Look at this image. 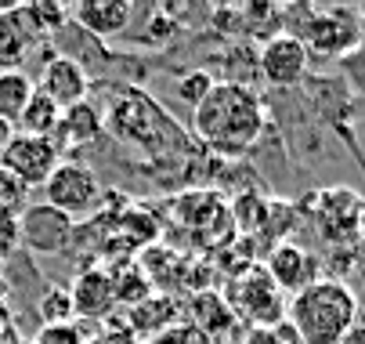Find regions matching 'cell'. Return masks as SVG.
Instances as JSON below:
<instances>
[{"mask_svg": "<svg viewBox=\"0 0 365 344\" xmlns=\"http://www.w3.org/2000/svg\"><path fill=\"white\" fill-rule=\"evenodd\" d=\"M33 98V80L22 69H0V120L15 123Z\"/></svg>", "mask_w": 365, "mask_h": 344, "instance_id": "obj_19", "label": "cell"}, {"mask_svg": "<svg viewBox=\"0 0 365 344\" xmlns=\"http://www.w3.org/2000/svg\"><path fill=\"white\" fill-rule=\"evenodd\" d=\"M33 344H87V340L69 323V326H40V333L33 337Z\"/></svg>", "mask_w": 365, "mask_h": 344, "instance_id": "obj_24", "label": "cell"}, {"mask_svg": "<svg viewBox=\"0 0 365 344\" xmlns=\"http://www.w3.org/2000/svg\"><path fill=\"white\" fill-rule=\"evenodd\" d=\"M268 333H272V344H304V340H300V333H297V330L289 326V319L275 323V326H272Z\"/></svg>", "mask_w": 365, "mask_h": 344, "instance_id": "obj_26", "label": "cell"}, {"mask_svg": "<svg viewBox=\"0 0 365 344\" xmlns=\"http://www.w3.org/2000/svg\"><path fill=\"white\" fill-rule=\"evenodd\" d=\"M174 323H178V305H174V298H167L163 290L148 293L141 305L130 308V330H134V333L155 337L160 330H167V326H174Z\"/></svg>", "mask_w": 365, "mask_h": 344, "instance_id": "obj_16", "label": "cell"}, {"mask_svg": "<svg viewBox=\"0 0 365 344\" xmlns=\"http://www.w3.org/2000/svg\"><path fill=\"white\" fill-rule=\"evenodd\" d=\"M260 76H264L272 87H297L307 76L311 55L297 33H275L264 47H260Z\"/></svg>", "mask_w": 365, "mask_h": 344, "instance_id": "obj_9", "label": "cell"}, {"mask_svg": "<svg viewBox=\"0 0 365 344\" xmlns=\"http://www.w3.org/2000/svg\"><path fill=\"white\" fill-rule=\"evenodd\" d=\"M22 247L19 239V214L15 211H0V261H8Z\"/></svg>", "mask_w": 365, "mask_h": 344, "instance_id": "obj_23", "label": "cell"}, {"mask_svg": "<svg viewBox=\"0 0 365 344\" xmlns=\"http://www.w3.org/2000/svg\"><path fill=\"white\" fill-rule=\"evenodd\" d=\"M101 127H106V113H101L91 98L87 102H76L69 109H62V120H58V131L51 134V141L58 145V153H62V145H73V149H83V145H91Z\"/></svg>", "mask_w": 365, "mask_h": 344, "instance_id": "obj_14", "label": "cell"}, {"mask_svg": "<svg viewBox=\"0 0 365 344\" xmlns=\"http://www.w3.org/2000/svg\"><path fill=\"white\" fill-rule=\"evenodd\" d=\"M58 120H62V109L33 87V98L26 102L22 116L15 120V131L19 134H33V138H51L58 131Z\"/></svg>", "mask_w": 365, "mask_h": 344, "instance_id": "obj_18", "label": "cell"}, {"mask_svg": "<svg viewBox=\"0 0 365 344\" xmlns=\"http://www.w3.org/2000/svg\"><path fill=\"white\" fill-rule=\"evenodd\" d=\"M286 319L304 344H340L358 326V298L344 279L322 275L286 301Z\"/></svg>", "mask_w": 365, "mask_h": 344, "instance_id": "obj_2", "label": "cell"}, {"mask_svg": "<svg viewBox=\"0 0 365 344\" xmlns=\"http://www.w3.org/2000/svg\"><path fill=\"white\" fill-rule=\"evenodd\" d=\"M260 265H264V272L272 275V283L279 286L282 298H293V293H300L304 286L322 279L319 258L311 251H304V247H297V243H279V247H272V254Z\"/></svg>", "mask_w": 365, "mask_h": 344, "instance_id": "obj_10", "label": "cell"}, {"mask_svg": "<svg viewBox=\"0 0 365 344\" xmlns=\"http://www.w3.org/2000/svg\"><path fill=\"white\" fill-rule=\"evenodd\" d=\"M214 84H217V80H214L210 73L195 69V73H188V76H181V80H178V98H181L185 106H192V109H195V106L202 102V98L210 94V87H214Z\"/></svg>", "mask_w": 365, "mask_h": 344, "instance_id": "obj_22", "label": "cell"}, {"mask_svg": "<svg viewBox=\"0 0 365 344\" xmlns=\"http://www.w3.org/2000/svg\"><path fill=\"white\" fill-rule=\"evenodd\" d=\"M76 221L55 207H47L43 200L40 203H29L22 214H19V239H22V247L40 254V258H51V254H62L69 251V243H73V232Z\"/></svg>", "mask_w": 365, "mask_h": 344, "instance_id": "obj_8", "label": "cell"}, {"mask_svg": "<svg viewBox=\"0 0 365 344\" xmlns=\"http://www.w3.org/2000/svg\"><path fill=\"white\" fill-rule=\"evenodd\" d=\"M22 200H26V188L11 174L0 171V211H15V203H22Z\"/></svg>", "mask_w": 365, "mask_h": 344, "instance_id": "obj_25", "label": "cell"}, {"mask_svg": "<svg viewBox=\"0 0 365 344\" xmlns=\"http://www.w3.org/2000/svg\"><path fill=\"white\" fill-rule=\"evenodd\" d=\"M221 298L228 301L232 315L246 323L250 330H272L275 323L286 319V298L264 272V265L257 261L228 279V293H221Z\"/></svg>", "mask_w": 365, "mask_h": 344, "instance_id": "obj_3", "label": "cell"}, {"mask_svg": "<svg viewBox=\"0 0 365 344\" xmlns=\"http://www.w3.org/2000/svg\"><path fill=\"white\" fill-rule=\"evenodd\" d=\"M58 163H62V153L51 138H33V134H19V131L4 149V156H0V171L11 174L26 192L43 188V181L51 178V171Z\"/></svg>", "mask_w": 365, "mask_h": 344, "instance_id": "obj_7", "label": "cell"}, {"mask_svg": "<svg viewBox=\"0 0 365 344\" xmlns=\"http://www.w3.org/2000/svg\"><path fill=\"white\" fill-rule=\"evenodd\" d=\"M33 47L36 44L29 40V33L22 29V22L15 19V11L0 8V69H19L29 59Z\"/></svg>", "mask_w": 365, "mask_h": 344, "instance_id": "obj_17", "label": "cell"}, {"mask_svg": "<svg viewBox=\"0 0 365 344\" xmlns=\"http://www.w3.org/2000/svg\"><path fill=\"white\" fill-rule=\"evenodd\" d=\"M43 98H51L58 109H69L76 102H87V91H91V80H87V69L69 59V55H51L40 69V80L33 84Z\"/></svg>", "mask_w": 365, "mask_h": 344, "instance_id": "obj_11", "label": "cell"}, {"mask_svg": "<svg viewBox=\"0 0 365 344\" xmlns=\"http://www.w3.org/2000/svg\"><path fill=\"white\" fill-rule=\"evenodd\" d=\"M43 203L55 207L62 214H69L73 221L80 214H91L101 200V181L91 167L76 163V160H62L55 171H51V178L43 181Z\"/></svg>", "mask_w": 365, "mask_h": 344, "instance_id": "obj_6", "label": "cell"}, {"mask_svg": "<svg viewBox=\"0 0 365 344\" xmlns=\"http://www.w3.org/2000/svg\"><path fill=\"white\" fill-rule=\"evenodd\" d=\"M358 261L365 265V232H361V239H358Z\"/></svg>", "mask_w": 365, "mask_h": 344, "instance_id": "obj_30", "label": "cell"}, {"mask_svg": "<svg viewBox=\"0 0 365 344\" xmlns=\"http://www.w3.org/2000/svg\"><path fill=\"white\" fill-rule=\"evenodd\" d=\"M307 55H326V59H344L365 44V26L361 15L351 8H329V11H311L307 26L300 33Z\"/></svg>", "mask_w": 365, "mask_h": 344, "instance_id": "obj_5", "label": "cell"}, {"mask_svg": "<svg viewBox=\"0 0 365 344\" xmlns=\"http://www.w3.org/2000/svg\"><path fill=\"white\" fill-rule=\"evenodd\" d=\"M340 344H365V323H358V326H354V330L340 340Z\"/></svg>", "mask_w": 365, "mask_h": 344, "instance_id": "obj_29", "label": "cell"}, {"mask_svg": "<svg viewBox=\"0 0 365 344\" xmlns=\"http://www.w3.org/2000/svg\"><path fill=\"white\" fill-rule=\"evenodd\" d=\"M109 279H113V290H116V305H130L134 308V305H141L152 293V283L145 279V272L134 261L109 268Z\"/></svg>", "mask_w": 365, "mask_h": 344, "instance_id": "obj_20", "label": "cell"}, {"mask_svg": "<svg viewBox=\"0 0 365 344\" xmlns=\"http://www.w3.org/2000/svg\"><path fill=\"white\" fill-rule=\"evenodd\" d=\"M36 312H40V323L43 326H69L76 319L73 312V298L66 286H47L36 301Z\"/></svg>", "mask_w": 365, "mask_h": 344, "instance_id": "obj_21", "label": "cell"}, {"mask_svg": "<svg viewBox=\"0 0 365 344\" xmlns=\"http://www.w3.org/2000/svg\"><path fill=\"white\" fill-rule=\"evenodd\" d=\"M73 298V312L83 319H106L116 308V290L109 279V268H87L76 275V283L69 286Z\"/></svg>", "mask_w": 365, "mask_h": 344, "instance_id": "obj_12", "label": "cell"}, {"mask_svg": "<svg viewBox=\"0 0 365 344\" xmlns=\"http://www.w3.org/2000/svg\"><path fill=\"white\" fill-rule=\"evenodd\" d=\"M11 138H15V123H8V120H0V156H4V149L11 145Z\"/></svg>", "mask_w": 365, "mask_h": 344, "instance_id": "obj_28", "label": "cell"}, {"mask_svg": "<svg viewBox=\"0 0 365 344\" xmlns=\"http://www.w3.org/2000/svg\"><path fill=\"white\" fill-rule=\"evenodd\" d=\"M307 211L315 218V228L326 243L340 247H358V239L365 232V196L347 188V185H333V188H322L307 200Z\"/></svg>", "mask_w": 365, "mask_h": 344, "instance_id": "obj_4", "label": "cell"}, {"mask_svg": "<svg viewBox=\"0 0 365 344\" xmlns=\"http://www.w3.org/2000/svg\"><path fill=\"white\" fill-rule=\"evenodd\" d=\"M69 19L91 36L109 40L130 26V4H123V0H83V4L69 8Z\"/></svg>", "mask_w": 365, "mask_h": 344, "instance_id": "obj_13", "label": "cell"}, {"mask_svg": "<svg viewBox=\"0 0 365 344\" xmlns=\"http://www.w3.org/2000/svg\"><path fill=\"white\" fill-rule=\"evenodd\" d=\"M192 326L206 337V340H225L239 330V319L232 315L228 301L214 290H199L192 298Z\"/></svg>", "mask_w": 365, "mask_h": 344, "instance_id": "obj_15", "label": "cell"}, {"mask_svg": "<svg viewBox=\"0 0 365 344\" xmlns=\"http://www.w3.org/2000/svg\"><path fill=\"white\" fill-rule=\"evenodd\" d=\"M268 123V109L264 98L253 87L235 84V80H217L210 87V94L192 109V127L195 134L217 153L239 156L250 145L264 134Z\"/></svg>", "mask_w": 365, "mask_h": 344, "instance_id": "obj_1", "label": "cell"}, {"mask_svg": "<svg viewBox=\"0 0 365 344\" xmlns=\"http://www.w3.org/2000/svg\"><path fill=\"white\" fill-rule=\"evenodd\" d=\"M239 344H272V333L268 330H246V337Z\"/></svg>", "mask_w": 365, "mask_h": 344, "instance_id": "obj_27", "label": "cell"}]
</instances>
